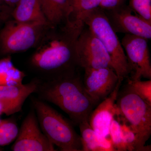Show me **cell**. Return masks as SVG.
Segmentation results:
<instances>
[{
    "mask_svg": "<svg viewBox=\"0 0 151 151\" xmlns=\"http://www.w3.org/2000/svg\"><path fill=\"white\" fill-rule=\"evenodd\" d=\"M12 16L20 22L49 23L42 12L40 0H19L13 9Z\"/></svg>",
    "mask_w": 151,
    "mask_h": 151,
    "instance_id": "16",
    "label": "cell"
},
{
    "mask_svg": "<svg viewBox=\"0 0 151 151\" xmlns=\"http://www.w3.org/2000/svg\"><path fill=\"white\" fill-rule=\"evenodd\" d=\"M50 25L40 22L7 21L0 32V52L3 54H12L35 47Z\"/></svg>",
    "mask_w": 151,
    "mask_h": 151,
    "instance_id": "6",
    "label": "cell"
},
{
    "mask_svg": "<svg viewBox=\"0 0 151 151\" xmlns=\"http://www.w3.org/2000/svg\"><path fill=\"white\" fill-rule=\"evenodd\" d=\"M2 122V120H0V124H1V122Z\"/></svg>",
    "mask_w": 151,
    "mask_h": 151,
    "instance_id": "26",
    "label": "cell"
},
{
    "mask_svg": "<svg viewBox=\"0 0 151 151\" xmlns=\"http://www.w3.org/2000/svg\"><path fill=\"white\" fill-rule=\"evenodd\" d=\"M72 0H71V2H72Z\"/></svg>",
    "mask_w": 151,
    "mask_h": 151,
    "instance_id": "27",
    "label": "cell"
},
{
    "mask_svg": "<svg viewBox=\"0 0 151 151\" xmlns=\"http://www.w3.org/2000/svg\"><path fill=\"white\" fill-rule=\"evenodd\" d=\"M13 9L7 5L3 0H0V25L7 21L10 15H12Z\"/></svg>",
    "mask_w": 151,
    "mask_h": 151,
    "instance_id": "24",
    "label": "cell"
},
{
    "mask_svg": "<svg viewBox=\"0 0 151 151\" xmlns=\"http://www.w3.org/2000/svg\"><path fill=\"white\" fill-rule=\"evenodd\" d=\"M119 81L118 76L111 68L84 69V89L96 105L110 95Z\"/></svg>",
    "mask_w": 151,
    "mask_h": 151,
    "instance_id": "11",
    "label": "cell"
},
{
    "mask_svg": "<svg viewBox=\"0 0 151 151\" xmlns=\"http://www.w3.org/2000/svg\"><path fill=\"white\" fill-rule=\"evenodd\" d=\"M12 150L14 151H55L53 144L41 129L35 111H30L24 120Z\"/></svg>",
    "mask_w": 151,
    "mask_h": 151,
    "instance_id": "10",
    "label": "cell"
},
{
    "mask_svg": "<svg viewBox=\"0 0 151 151\" xmlns=\"http://www.w3.org/2000/svg\"><path fill=\"white\" fill-rule=\"evenodd\" d=\"M40 83L38 80H33L26 84L0 86L1 114L10 116L19 112L28 97L36 92Z\"/></svg>",
    "mask_w": 151,
    "mask_h": 151,
    "instance_id": "12",
    "label": "cell"
},
{
    "mask_svg": "<svg viewBox=\"0 0 151 151\" xmlns=\"http://www.w3.org/2000/svg\"><path fill=\"white\" fill-rule=\"evenodd\" d=\"M83 28L68 22L57 26H50L35 47L31 58V65L42 72L53 74L78 67L75 45Z\"/></svg>",
    "mask_w": 151,
    "mask_h": 151,
    "instance_id": "2",
    "label": "cell"
},
{
    "mask_svg": "<svg viewBox=\"0 0 151 151\" xmlns=\"http://www.w3.org/2000/svg\"><path fill=\"white\" fill-rule=\"evenodd\" d=\"M24 73L15 67L10 58L0 60V86L22 84Z\"/></svg>",
    "mask_w": 151,
    "mask_h": 151,
    "instance_id": "17",
    "label": "cell"
},
{
    "mask_svg": "<svg viewBox=\"0 0 151 151\" xmlns=\"http://www.w3.org/2000/svg\"><path fill=\"white\" fill-rule=\"evenodd\" d=\"M128 84L138 96L151 105V79L146 81L130 79Z\"/></svg>",
    "mask_w": 151,
    "mask_h": 151,
    "instance_id": "19",
    "label": "cell"
},
{
    "mask_svg": "<svg viewBox=\"0 0 151 151\" xmlns=\"http://www.w3.org/2000/svg\"><path fill=\"white\" fill-rule=\"evenodd\" d=\"M42 12L49 24L65 23L72 9L71 0H40Z\"/></svg>",
    "mask_w": 151,
    "mask_h": 151,
    "instance_id": "15",
    "label": "cell"
},
{
    "mask_svg": "<svg viewBox=\"0 0 151 151\" xmlns=\"http://www.w3.org/2000/svg\"><path fill=\"white\" fill-rule=\"evenodd\" d=\"M76 61L78 67L86 68H113L110 57L100 40L85 26L76 40Z\"/></svg>",
    "mask_w": 151,
    "mask_h": 151,
    "instance_id": "7",
    "label": "cell"
},
{
    "mask_svg": "<svg viewBox=\"0 0 151 151\" xmlns=\"http://www.w3.org/2000/svg\"><path fill=\"white\" fill-rule=\"evenodd\" d=\"M120 123L122 139L127 151H144L140 145L136 134L129 127L122 122H120Z\"/></svg>",
    "mask_w": 151,
    "mask_h": 151,
    "instance_id": "20",
    "label": "cell"
},
{
    "mask_svg": "<svg viewBox=\"0 0 151 151\" xmlns=\"http://www.w3.org/2000/svg\"><path fill=\"white\" fill-rule=\"evenodd\" d=\"M32 103L41 129L53 145L62 151H81L80 136L70 123L43 100Z\"/></svg>",
    "mask_w": 151,
    "mask_h": 151,
    "instance_id": "4",
    "label": "cell"
},
{
    "mask_svg": "<svg viewBox=\"0 0 151 151\" xmlns=\"http://www.w3.org/2000/svg\"><path fill=\"white\" fill-rule=\"evenodd\" d=\"M109 135L113 147L116 151H127L122 139L121 123L116 116L111 122Z\"/></svg>",
    "mask_w": 151,
    "mask_h": 151,
    "instance_id": "21",
    "label": "cell"
},
{
    "mask_svg": "<svg viewBox=\"0 0 151 151\" xmlns=\"http://www.w3.org/2000/svg\"><path fill=\"white\" fill-rule=\"evenodd\" d=\"M122 82L119 81L113 92L102 101L89 116L88 122L90 126L104 137H110V126L117 113L116 101Z\"/></svg>",
    "mask_w": 151,
    "mask_h": 151,
    "instance_id": "13",
    "label": "cell"
},
{
    "mask_svg": "<svg viewBox=\"0 0 151 151\" xmlns=\"http://www.w3.org/2000/svg\"><path fill=\"white\" fill-rule=\"evenodd\" d=\"M125 0H101L100 7L103 10L116 8L124 5Z\"/></svg>",
    "mask_w": 151,
    "mask_h": 151,
    "instance_id": "23",
    "label": "cell"
},
{
    "mask_svg": "<svg viewBox=\"0 0 151 151\" xmlns=\"http://www.w3.org/2000/svg\"><path fill=\"white\" fill-rule=\"evenodd\" d=\"M19 132L18 127L13 121L2 120L0 124V146L7 145L13 142Z\"/></svg>",
    "mask_w": 151,
    "mask_h": 151,
    "instance_id": "18",
    "label": "cell"
},
{
    "mask_svg": "<svg viewBox=\"0 0 151 151\" xmlns=\"http://www.w3.org/2000/svg\"><path fill=\"white\" fill-rule=\"evenodd\" d=\"M129 4L134 12L151 22V0H129Z\"/></svg>",
    "mask_w": 151,
    "mask_h": 151,
    "instance_id": "22",
    "label": "cell"
},
{
    "mask_svg": "<svg viewBox=\"0 0 151 151\" xmlns=\"http://www.w3.org/2000/svg\"><path fill=\"white\" fill-rule=\"evenodd\" d=\"M77 67L56 73L48 81L40 83L36 92L42 100L59 107L78 125L88 120L96 104L85 91Z\"/></svg>",
    "mask_w": 151,
    "mask_h": 151,
    "instance_id": "1",
    "label": "cell"
},
{
    "mask_svg": "<svg viewBox=\"0 0 151 151\" xmlns=\"http://www.w3.org/2000/svg\"><path fill=\"white\" fill-rule=\"evenodd\" d=\"M81 134L82 151H116L110 138H105L95 132L88 120L78 125Z\"/></svg>",
    "mask_w": 151,
    "mask_h": 151,
    "instance_id": "14",
    "label": "cell"
},
{
    "mask_svg": "<svg viewBox=\"0 0 151 151\" xmlns=\"http://www.w3.org/2000/svg\"><path fill=\"white\" fill-rule=\"evenodd\" d=\"M7 5L13 9L19 0H3Z\"/></svg>",
    "mask_w": 151,
    "mask_h": 151,
    "instance_id": "25",
    "label": "cell"
},
{
    "mask_svg": "<svg viewBox=\"0 0 151 151\" xmlns=\"http://www.w3.org/2000/svg\"><path fill=\"white\" fill-rule=\"evenodd\" d=\"M84 22L105 47L119 81L122 82L125 78H129L130 70L127 56L104 11L100 7L94 9L86 14Z\"/></svg>",
    "mask_w": 151,
    "mask_h": 151,
    "instance_id": "5",
    "label": "cell"
},
{
    "mask_svg": "<svg viewBox=\"0 0 151 151\" xmlns=\"http://www.w3.org/2000/svg\"><path fill=\"white\" fill-rule=\"evenodd\" d=\"M148 40L130 34H125L121 43L126 52L131 80L142 78L151 79V65Z\"/></svg>",
    "mask_w": 151,
    "mask_h": 151,
    "instance_id": "8",
    "label": "cell"
},
{
    "mask_svg": "<svg viewBox=\"0 0 151 151\" xmlns=\"http://www.w3.org/2000/svg\"><path fill=\"white\" fill-rule=\"evenodd\" d=\"M103 10L116 33L138 36L148 40L150 39L151 22L137 14H133L134 11L129 6L123 5L116 8Z\"/></svg>",
    "mask_w": 151,
    "mask_h": 151,
    "instance_id": "9",
    "label": "cell"
},
{
    "mask_svg": "<svg viewBox=\"0 0 151 151\" xmlns=\"http://www.w3.org/2000/svg\"><path fill=\"white\" fill-rule=\"evenodd\" d=\"M116 106L117 119L136 134L144 151H150V146L146 147L145 145L151 134V105L128 84L123 92H119Z\"/></svg>",
    "mask_w": 151,
    "mask_h": 151,
    "instance_id": "3",
    "label": "cell"
}]
</instances>
